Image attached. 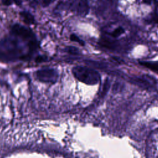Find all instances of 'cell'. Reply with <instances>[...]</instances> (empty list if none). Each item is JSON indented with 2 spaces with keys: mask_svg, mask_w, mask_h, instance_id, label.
Returning <instances> with one entry per match:
<instances>
[{
  "mask_svg": "<svg viewBox=\"0 0 158 158\" xmlns=\"http://www.w3.org/2000/svg\"><path fill=\"white\" fill-rule=\"evenodd\" d=\"M36 77L38 80L44 83H54L58 78V73L57 70L52 68H44L38 70Z\"/></svg>",
  "mask_w": 158,
  "mask_h": 158,
  "instance_id": "cell-3",
  "label": "cell"
},
{
  "mask_svg": "<svg viewBox=\"0 0 158 158\" xmlns=\"http://www.w3.org/2000/svg\"><path fill=\"white\" fill-rule=\"evenodd\" d=\"M70 7L72 10L75 12L80 15H86L89 11V6L85 1L71 2Z\"/></svg>",
  "mask_w": 158,
  "mask_h": 158,
  "instance_id": "cell-5",
  "label": "cell"
},
{
  "mask_svg": "<svg viewBox=\"0 0 158 158\" xmlns=\"http://www.w3.org/2000/svg\"><path fill=\"white\" fill-rule=\"evenodd\" d=\"M139 64L154 72H158V62L152 61H139Z\"/></svg>",
  "mask_w": 158,
  "mask_h": 158,
  "instance_id": "cell-6",
  "label": "cell"
},
{
  "mask_svg": "<svg viewBox=\"0 0 158 158\" xmlns=\"http://www.w3.org/2000/svg\"><path fill=\"white\" fill-rule=\"evenodd\" d=\"M72 73L78 81L88 85H95L101 79V76L96 70L84 66L74 67Z\"/></svg>",
  "mask_w": 158,
  "mask_h": 158,
  "instance_id": "cell-2",
  "label": "cell"
},
{
  "mask_svg": "<svg viewBox=\"0 0 158 158\" xmlns=\"http://www.w3.org/2000/svg\"><path fill=\"white\" fill-rule=\"evenodd\" d=\"M37 48V40L33 31L15 24L0 41V60L11 62L29 59Z\"/></svg>",
  "mask_w": 158,
  "mask_h": 158,
  "instance_id": "cell-1",
  "label": "cell"
},
{
  "mask_svg": "<svg viewBox=\"0 0 158 158\" xmlns=\"http://www.w3.org/2000/svg\"><path fill=\"white\" fill-rule=\"evenodd\" d=\"M109 80L108 78H107L105 81H104V83L103 85V86H102V91L101 92V96H104L106 94V93L107 92L109 88V86H110V85H109Z\"/></svg>",
  "mask_w": 158,
  "mask_h": 158,
  "instance_id": "cell-10",
  "label": "cell"
},
{
  "mask_svg": "<svg viewBox=\"0 0 158 158\" xmlns=\"http://www.w3.org/2000/svg\"><path fill=\"white\" fill-rule=\"evenodd\" d=\"M66 51L71 54H73V55H77L79 54V51L78 49L73 46H69L67 47L66 48Z\"/></svg>",
  "mask_w": 158,
  "mask_h": 158,
  "instance_id": "cell-11",
  "label": "cell"
},
{
  "mask_svg": "<svg viewBox=\"0 0 158 158\" xmlns=\"http://www.w3.org/2000/svg\"><path fill=\"white\" fill-rule=\"evenodd\" d=\"M125 32V30L122 27H118L110 33V35L113 38H117Z\"/></svg>",
  "mask_w": 158,
  "mask_h": 158,
  "instance_id": "cell-8",
  "label": "cell"
},
{
  "mask_svg": "<svg viewBox=\"0 0 158 158\" xmlns=\"http://www.w3.org/2000/svg\"><path fill=\"white\" fill-rule=\"evenodd\" d=\"M130 79L131 83L147 89L151 88L156 83L155 78L148 75H143L140 77H132Z\"/></svg>",
  "mask_w": 158,
  "mask_h": 158,
  "instance_id": "cell-4",
  "label": "cell"
},
{
  "mask_svg": "<svg viewBox=\"0 0 158 158\" xmlns=\"http://www.w3.org/2000/svg\"><path fill=\"white\" fill-rule=\"evenodd\" d=\"M70 38L71 41L77 42V43H79L80 45H81V46H84L85 45V42L82 40H81L78 36H77L75 34L70 35Z\"/></svg>",
  "mask_w": 158,
  "mask_h": 158,
  "instance_id": "cell-9",
  "label": "cell"
},
{
  "mask_svg": "<svg viewBox=\"0 0 158 158\" xmlns=\"http://www.w3.org/2000/svg\"><path fill=\"white\" fill-rule=\"evenodd\" d=\"M151 22H152L154 23H158V14H157L156 13L152 14V15H151V17H150Z\"/></svg>",
  "mask_w": 158,
  "mask_h": 158,
  "instance_id": "cell-12",
  "label": "cell"
},
{
  "mask_svg": "<svg viewBox=\"0 0 158 158\" xmlns=\"http://www.w3.org/2000/svg\"><path fill=\"white\" fill-rule=\"evenodd\" d=\"M21 17L23 21L27 23H33L34 22V18L31 14L27 12H23L20 13Z\"/></svg>",
  "mask_w": 158,
  "mask_h": 158,
  "instance_id": "cell-7",
  "label": "cell"
}]
</instances>
